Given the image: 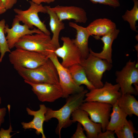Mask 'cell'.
<instances>
[{
  "instance_id": "obj_1",
  "label": "cell",
  "mask_w": 138,
  "mask_h": 138,
  "mask_svg": "<svg viewBox=\"0 0 138 138\" xmlns=\"http://www.w3.org/2000/svg\"><path fill=\"white\" fill-rule=\"evenodd\" d=\"M88 92L87 90L84 89L81 92L70 95L67 98L65 104L58 110H54L47 107L45 121L48 122L53 118L57 120L58 124L56 132L60 138L62 129L69 126L73 123L70 119L71 114L84 102L85 95Z\"/></svg>"
},
{
  "instance_id": "obj_2",
  "label": "cell",
  "mask_w": 138,
  "mask_h": 138,
  "mask_svg": "<svg viewBox=\"0 0 138 138\" xmlns=\"http://www.w3.org/2000/svg\"><path fill=\"white\" fill-rule=\"evenodd\" d=\"M16 71L25 83L51 84L59 83L56 68L49 58L44 63L36 68H20Z\"/></svg>"
},
{
  "instance_id": "obj_3",
  "label": "cell",
  "mask_w": 138,
  "mask_h": 138,
  "mask_svg": "<svg viewBox=\"0 0 138 138\" xmlns=\"http://www.w3.org/2000/svg\"><path fill=\"white\" fill-rule=\"evenodd\" d=\"M15 47L37 52L49 57L56 49L52 42L50 35L43 32L23 36L16 43Z\"/></svg>"
},
{
  "instance_id": "obj_4",
  "label": "cell",
  "mask_w": 138,
  "mask_h": 138,
  "mask_svg": "<svg viewBox=\"0 0 138 138\" xmlns=\"http://www.w3.org/2000/svg\"><path fill=\"white\" fill-rule=\"evenodd\" d=\"M80 64L84 68L88 80L95 88L103 86L102 81L103 74L106 71L110 70L112 67V64L107 60L90 53L86 58L82 59Z\"/></svg>"
},
{
  "instance_id": "obj_5",
  "label": "cell",
  "mask_w": 138,
  "mask_h": 138,
  "mask_svg": "<svg viewBox=\"0 0 138 138\" xmlns=\"http://www.w3.org/2000/svg\"><path fill=\"white\" fill-rule=\"evenodd\" d=\"M10 63L16 70L20 68H36L45 62L49 56L37 52L16 48L8 55Z\"/></svg>"
},
{
  "instance_id": "obj_6",
  "label": "cell",
  "mask_w": 138,
  "mask_h": 138,
  "mask_svg": "<svg viewBox=\"0 0 138 138\" xmlns=\"http://www.w3.org/2000/svg\"><path fill=\"white\" fill-rule=\"evenodd\" d=\"M29 3L30 6L27 10L14 9V11L16 14L15 17L20 22H22L27 25L30 29H33V26H35L44 33L50 35V31L38 16L39 13H47L46 6H44L41 4H36L31 1H29Z\"/></svg>"
},
{
  "instance_id": "obj_7",
  "label": "cell",
  "mask_w": 138,
  "mask_h": 138,
  "mask_svg": "<svg viewBox=\"0 0 138 138\" xmlns=\"http://www.w3.org/2000/svg\"><path fill=\"white\" fill-rule=\"evenodd\" d=\"M116 81L122 95L129 94L136 95L138 91L132 86L138 85V69L135 61L130 60L120 71L116 72Z\"/></svg>"
},
{
  "instance_id": "obj_8",
  "label": "cell",
  "mask_w": 138,
  "mask_h": 138,
  "mask_svg": "<svg viewBox=\"0 0 138 138\" xmlns=\"http://www.w3.org/2000/svg\"><path fill=\"white\" fill-rule=\"evenodd\" d=\"M90 90L86 94L84 102L98 101L112 105L122 95L118 84L113 85L107 82L102 87L95 88Z\"/></svg>"
},
{
  "instance_id": "obj_9",
  "label": "cell",
  "mask_w": 138,
  "mask_h": 138,
  "mask_svg": "<svg viewBox=\"0 0 138 138\" xmlns=\"http://www.w3.org/2000/svg\"><path fill=\"white\" fill-rule=\"evenodd\" d=\"M112 105L98 101L83 102L79 108L86 112L90 119L94 122L100 124L102 132L106 130L109 121Z\"/></svg>"
},
{
  "instance_id": "obj_10",
  "label": "cell",
  "mask_w": 138,
  "mask_h": 138,
  "mask_svg": "<svg viewBox=\"0 0 138 138\" xmlns=\"http://www.w3.org/2000/svg\"><path fill=\"white\" fill-rule=\"evenodd\" d=\"M49 58L52 62L57 71L59 83L63 92L62 98H67L69 96L83 91V86L76 85L73 80L68 69L62 65L54 53L51 54Z\"/></svg>"
},
{
  "instance_id": "obj_11",
  "label": "cell",
  "mask_w": 138,
  "mask_h": 138,
  "mask_svg": "<svg viewBox=\"0 0 138 138\" xmlns=\"http://www.w3.org/2000/svg\"><path fill=\"white\" fill-rule=\"evenodd\" d=\"M63 42L61 47L56 49L54 53L62 60L61 64L66 68L81 63L82 57L81 53L72 39L67 37H62Z\"/></svg>"
},
{
  "instance_id": "obj_12",
  "label": "cell",
  "mask_w": 138,
  "mask_h": 138,
  "mask_svg": "<svg viewBox=\"0 0 138 138\" xmlns=\"http://www.w3.org/2000/svg\"><path fill=\"white\" fill-rule=\"evenodd\" d=\"M25 83L31 86L32 90L40 101L52 102L62 97V91L59 83L55 84Z\"/></svg>"
},
{
  "instance_id": "obj_13",
  "label": "cell",
  "mask_w": 138,
  "mask_h": 138,
  "mask_svg": "<svg viewBox=\"0 0 138 138\" xmlns=\"http://www.w3.org/2000/svg\"><path fill=\"white\" fill-rule=\"evenodd\" d=\"M12 26V27L10 28L6 24L5 29V33L7 34L6 39L10 50L15 47L16 43L23 36L43 32L38 29L33 28L31 30L26 24L21 25L19 21L15 17L13 19Z\"/></svg>"
},
{
  "instance_id": "obj_14",
  "label": "cell",
  "mask_w": 138,
  "mask_h": 138,
  "mask_svg": "<svg viewBox=\"0 0 138 138\" xmlns=\"http://www.w3.org/2000/svg\"><path fill=\"white\" fill-rule=\"evenodd\" d=\"M50 8L62 21L73 20L76 22L85 23L88 20L86 12L81 7L57 5Z\"/></svg>"
},
{
  "instance_id": "obj_15",
  "label": "cell",
  "mask_w": 138,
  "mask_h": 138,
  "mask_svg": "<svg viewBox=\"0 0 138 138\" xmlns=\"http://www.w3.org/2000/svg\"><path fill=\"white\" fill-rule=\"evenodd\" d=\"M71 116L73 123L77 122L83 127L87 138H97L98 134L102 131L101 124L91 121L88 113L79 108L75 110Z\"/></svg>"
},
{
  "instance_id": "obj_16",
  "label": "cell",
  "mask_w": 138,
  "mask_h": 138,
  "mask_svg": "<svg viewBox=\"0 0 138 138\" xmlns=\"http://www.w3.org/2000/svg\"><path fill=\"white\" fill-rule=\"evenodd\" d=\"M47 107L44 104L39 105V109L34 111L28 107L26 111L28 115L33 117V120L28 122H24L21 123L23 129L25 130L32 129L35 130V133L38 135L41 134L42 138H45L43 128V123L45 121V114Z\"/></svg>"
},
{
  "instance_id": "obj_17",
  "label": "cell",
  "mask_w": 138,
  "mask_h": 138,
  "mask_svg": "<svg viewBox=\"0 0 138 138\" xmlns=\"http://www.w3.org/2000/svg\"><path fill=\"white\" fill-rule=\"evenodd\" d=\"M69 25L75 29L76 31L75 38L72 39L73 42L79 50L82 59L86 58L89 54L88 41L91 35L86 27L79 26L73 22H69Z\"/></svg>"
},
{
  "instance_id": "obj_18",
  "label": "cell",
  "mask_w": 138,
  "mask_h": 138,
  "mask_svg": "<svg viewBox=\"0 0 138 138\" xmlns=\"http://www.w3.org/2000/svg\"><path fill=\"white\" fill-rule=\"evenodd\" d=\"M91 36L97 39L100 36L106 35L117 29L115 23L107 18H100L91 22L86 27Z\"/></svg>"
},
{
  "instance_id": "obj_19",
  "label": "cell",
  "mask_w": 138,
  "mask_h": 138,
  "mask_svg": "<svg viewBox=\"0 0 138 138\" xmlns=\"http://www.w3.org/2000/svg\"><path fill=\"white\" fill-rule=\"evenodd\" d=\"M120 32V30L117 29L112 32L103 36L101 38L97 39H100L103 44L102 51L99 53H96L89 49V53L100 59L107 60L112 64V46L113 41L117 38Z\"/></svg>"
},
{
  "instance_id": "obj_20",
  "label": "cell",
  "mask_w": 138,
  "mask_h": 138,
  "mask_svg": "<svg viewBox=\"0 0 138 138\" xmlns=\"http://www.w3.org/2000/svg\"><path fill=\"white\" fill-rule=\"evenodd\" d=\"M47 14L50 17L49 26L53 34L51 41L57 49L60 47L59 36L61 31L65 28V24L60 20L55 13L50 8V6H46Z\"/></svg>"
},
{
  "instance_id": "obj_21",
  "label": "cell",
  "mask_w": 138,
  "mask_h": 138,
  "mask_svg": "<svg viewBox=\"0 0 138 138\" xmlns=\"http://www.w3.org/2000/svg\"><path fill=\"white\" fill-rule=\"evenodd\" d=\"M119 106L127 115L138 116V101L132 95H121L117 100Z\"/></svg>"
},
{
  "instance_id": "obj_22",
  "label": "cell",
  "mask_w": 138,
  "mask_h": 138,
  "mask_svg": "<svg viewBox=\"0 0 138 138\" xmlns=\"http://www.w3.org/2000/svg\"><path fill=\"white\" fill-rule=\"evenodd\" d=\"M112 111L110 113V120L106 130L114 131L120 128L123 124L128 116L119 106L117 101L112 105Z\"/></svg>"
},
{
  "instance_id": "obj_23",
  "label": "cell",
  "mask_w": 138,
  "mask_h": 138,
  "mask_svg": "<svg viewBox=\"0 0 138 138\" xmlns=\"http://www.w3.org/2000/svg\"><path fill=\"white\" fill-rule=\"evenodd\" d=\"M73 80L77 85H84L89 90L95 88L88 80L84 69L79 64L73 65L68 68Z\"/></svg>"
},
{
  "instance_id": "obj_24",
  "label": "cell",
  "mask_w": 138,
  "mask_h": 138,
  "mask_svg": "<svg viewBox=\"0 0 138 138\" xmlns=\"http://www.w3.org/2000/svg\"><path fill=\"white\" fill-rule=\"evenodd\" d=\"M132 0L134 3L133 8L130 10H127L122 18L124 21L128 22L132 30L137 32L136 25L138 20V1Z\"/></svg>"
},
{
  "instance_id": "obj_25",
  "label": "cell",
  "mask_w": 138,
  "mask_h": 138,
  "mask_svg": "<svg viewBox=\"0 0 138 138\" xmlns=\"http://www.w3.org/2000/svg\"><path fill=\"white\" fill-rule=\"evenodd\" d=\"M114 132L118 138H134V134L138 133L132 122L127 119L120 128Z\"/></svg>"
},
{
  "instance_id": "obj_26",
  "label": "cell",
  "mask_w": 138,
  "mask_h": 138,
  "mask_svg": "<svg viewBox=\"0 0 138 138\" xmlns=\"http://www.w3.org/2000/svg\"><path fill=\"white\" fill-rule=\"evenodd\" d=\"M6 26L5 19H3L0 20V63L2 61L5 53L11 52L5 36V29Z\"/></svg>"
},
{
  "instance_id": "obj_27",
  "label": "cell",
  "mask_w": 138,
  "mask_h": 138,
  "mask_svg": "<svg viewBox=\"0 0 138 138\" xmlns=\"http://www.w3.org/2000/svg\"><path fill=\"white\" fill-rule=\"evenodd\" d=\"M94 4H99L108 5L114 8L120 5L119 0H89Z\"/></svg>"
},
{
  "instance_id": "obj_28",
  "label": "cell",
  "mask_w": 138,
  "mask_h": 138,
  "mask_svg": "<svg viewBox=\"0 0 138 138\" xmlns=\"http://www.w3.org/2000/svg\"><path fill=\"white\" fill-rule=\"evenodd\" d=\"M84 130L81 124L78 122L75 132L71 137L72 138H87L84 133Z\"/></svg>"
},
{
  "instance_id": "obj_29",
  "label": "cell",
  "mask_w": 138,
  "mask_h": 138,
  "mask_svg": "<svg viewBox=\"0 0 138 138\" xmlns=\"http://www.w3.org/2000/svg\"><path fill=\"white\" fill-rule=\"evenodd\" d=\"M13 128L10 123L9 127L7 129H4L1 128L0 130V138H11L13 135H11L10 133L13 132Z\"/></svg>"
},
{
  "instance_id": "obj_30",
  "label": "cell",
  "mask_w": 138,
  "mask_h": 138,
  "mask_svg": "<svg viewBox=\"0 0 138 138\" xmlns=\"http://www.w3.org/2000/svg\"><path fill=\"white\" fill-rule=\"evenodd\" d=\"M114 134V131L107 129L104 132L101 131L100 132L97 138H115Z\"/></svg>"
},
{
  "instance_id": "obj_31",
  "label": "cell",
  "mask_w": 138,
  "mask_h": 138,
  "mask_svg": "<svg viewBox=\"0 0 138 138\" xmlns=\"http://www.w3.org/2000/svg\"><path fill=\"white\" fill-rule=\"evenodd\" d=\"M1 0L7 10L11 9L17 1V0Z\"/></svg>"
},
{
  "instance_id": "obj_32",
  "label": "cell",
  "mask_w": 138,
  "mask_h": 138,
  "mask_svg": "<svg viewBox=\"0 0 138 138\" xmlns=\"http://www.w3.org/2000/svg\"><path fill=\"white\" fill-rule=\"evenodd\" d=\"M6 110V109L5 107L0 108V127L4 121Z\"/></svg>"
},
{
  "instance_id": "obj_33",
  "label": "cell",
  "mask_w": 138,
  "mask_h": 138,
  "mask_svg": "<svg viewBox=\"0 0 138 138\" xmlns=\"http://www.w3.org/2000/svg\"><path fill=\"white\" fill-rule=\"evenodd\" d=\"M6 10L2 1L0 0V15L5 13Z\"/></svg>"
},
{
  "instance_id": "obj_34",
  "label": "cell",
  "mask_w": 138,
  "mask_h": 138,
  "mask_svg": "<svg viewBox=\"0 0 138 138\" xmlns=\"http://www.w3.org/2000/svg\"><path fill=\"white\" fill-rule=\"evenodd\" d=\"M33 2L38 4H40L43 3H47V0H31Z\"/></svg>"
},
{
  "instance_id": "obj_35",
  "label": "cell",
  "mask_w": 138,
  "mask_h": 138,
  "mask_svg": "<svg viewBox=\"0 0 138 138\" xmlns=\"http://www.w3.org/2000/svg\"><path fill=\"white\" fill-rule=\"evenodd\" d=\"M55 0H47V3L49 4L54 2Z\"/></svg>"
},
{
  "instance_id": "obj_36",
  "label": "cell",
  "mask_w": 138,
  "mask_h": 138,
  "mask_svg": "<svg viewBox=\"0 0 138 138\" xmlns=\"http://www.w3.org/2000/svg\"><path fill=\"white\" fill-rule=\"evenodd\" d=\"M2 98L0 96V105L2 103Z\"/></svg>"
}]
</instances>
